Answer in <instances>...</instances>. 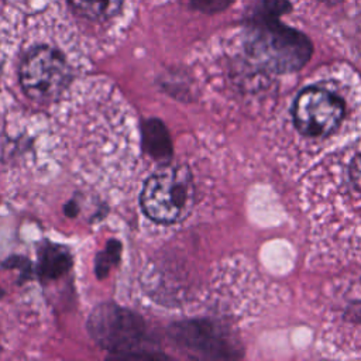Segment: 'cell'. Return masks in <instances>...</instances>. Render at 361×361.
Here are the masks:
<instances>
[{
    "instance_id": "cell-1",
    "label": "cell",
    "mask_w": 361,
    "mask_h": 361,
    "mask_svg": "<svg viewBox=\"0 0 361 361\" xmlns=\"http://www.w3.org/2000/svg\"><path fill=\"white\" fill-rule=\"evenodd\" d=\"M248 52L268 71L288 73L307 62L312 45L303 34L281 24L275 17H261L248 35Z\"/></svg>"
},
{
    "instance_id": "cell-2",
    "label": "cell",
    "mask_w": 361,
    "mask_h": 361,
    "mask_svg": "<svg viewBox=\"0 0 361 361\" xmlns=\"http://www.w3.org/2000/svg\"><path fill=\"white\" fill-rule=\"evenodd\" d=\"M140 202L144 213L157 223L182 221L195 203V185L189 169L164 165L145 182Z\"/></svg>"
},
{
    "instance_id": "cell-3",
    "label": "cell",
    "mask_w": 361,
    "mask_h": 361,
    "mask_svg": "<svg viewBox=\"0 0 361 361\" xmlns=\"http://www.w3.org/2000/svg\"><path fill=\"white\" fill-rule=\"evenodd\" d=\"M92 338L116 357H148L141 347L147 340L142 319L128 309L106 303L93 310L87 322Z\"/></svg>"
},
{
    "instance_id": "cell-4",
    "label": "cell",
    "mask_w": 361,
    "mask_h": 361,
    "mask_svg": "<svg viewBox=\"0 0 361 361\" xmlns=\"http://www.w3.org/2000/svg\"><path fill=\"white\" fill-rule=\"evenodd\" d=\"M71 79L63 56L48 47L32 49L20 66V82L25 94L41 103L56 100Z\"/></svg>"
},
{
    "instance_id": "cell-5",
    "label": "cell",
    "mask_w": 361,
    "mask_h": 361,
    "mask_svg": "<svg viewBox=\"0 0 361 361\" xmlns=\"http://www.w3.org/2000/svg\"><path fill=\"white\" fill-rule=\"evenodd\" d=\"M344 117L341 99L323 87L303 89L293 103V121L296 128L307 137L331 134Z\"/></svg>"
},
{
    "instance_id": "cell-6",
    "label": "cell",
    "mask_w": 361,
    "mask_h": 361,
    "mask_svg": "<svg viewBox=\"0 0 361 361\" xmlns=\"http://www.w3.org/2000/svg\"><path fill=\"white\" fill-rule=\"evenodd\" d=\"M172 338L188 353L203 358H235L237 340L217 323L209 320H186L171 327Z\"/></svg>"
},
{
    "instance_id": "cell-7",
    "label": "cell",
    "mask_w": 361,
    "mask_h": 361,
    "mask_svg": "<svg viewBox=\"0 0 361 361\" xmlns=\"http://www.w3.org/2000/svg\"><path fill=\"white\" fill-rule=\"evenodd\" d=\"M72 265L71 254L61 245L47 244L39 250L38 274L42 279H55L65 274Z\"/></svg>"
},
{
    "instance_id": "cell-8",
    "label": "cell",
    "mask_w": 361,
    "mask_h": 361,
    "mask_svg": "<svg viewBox=\"0 0 361 361\" xmlns=\"http://www.w3.org/2000/svg\"><path fill=\"white\" fill-rule=\"evenodd\" d=\"M145 151L155 159H168L172 155V142L165 126L159 120H148L142 126Z\"/></svg>"
},
{
    "instance_id": "cell-9",
    "label": "cell",
    "mask_w": 361,
    "mask_h": 361,
    "mask_svg": "<svg viewBox=\"0 0 361 361\" xmlns=\"http://www.w3.org/2000/svg\"><path fill=\"white\" fill-rule=\"evenodd\" d=\"M123 0H69L72 7L89 18H106L113 16Z\"/></svg>"
},
{
    "instance_id": "cell-10",
    "label": "cell",
    "mask_w": 361,
    "mask_h": 361,
    "mask_svg": "<svg viewBox=\"0 0 361 361\" xmlns=\"http://www.w3.org/2000/svg\"><path fill=\"white\" fill-rule=\"evenodd\" d=\"M120 243L116 240H110L106 250L97 255L96 259V274L99 278L107 275L109 269L118 262L120 258Z\"/></svg>"
},
{
    "instance_id": "cell-11",
    "label": "cell",
    "mask_w": 361,
    "mask_h": 361,
    "mask_svg": "<svg viewBox=\"0 0 361 361\" xmlns=\"http://www.w3.org/2000/svg\"><path fill=\"white\" fill-rule=\"evenodd\" d=\"M65 212H66V214L68 216H75L76 214V212H78V207H76V204L75 203H69L68 206H65Z\"/></svg>"
}]
</instances>
